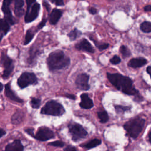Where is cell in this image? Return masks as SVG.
<instances>
[{"instance_id": "obj_1", "label": "cell", "mask_w": 151, "mask_h": 151, "mask_svg": "<svg viewBox=\"0 0 151 151\" xmlns=\"http://www.w3.org/2000/svg\"><path fill=\"white\" fill-rule=\"evenodd\" d=\"M107 77L110 82L119 90L128 95L136 96L138 91L133 86L132 80L128 77L118 73H107Z\"/></svg>"}, {"instance_id": "obj_2", "label": "cell", "mask_w": 151, "mask_h": 151, "mask_svg": "<svg viewBox=\"0 0 151 151\" xmlns=\"http://www.w3.org/2000/svg\"><path fill=\"white\" fill-rule=\"evenodd\" d=\"M70 60L62 50L52 52L47 59V64L49 70L53 72L66 68L70 65Z\"/></svg>"}, {"instance_id": "obj_3", "label": "cell", "mask_w": 151, "mask_h": 151, "mask_svg": "<svg viewBox=\"0 0 151 151\" xmlns=\"http://www.w3.org/2000/svg\"><path fill=\"white\" fill-rule=\"evenodd\" d=\"M145 120L141 117L133 119L124 125V128L127 132V134L132 138H136L142 132Z\"/></svg>"}, {"instance_id": "obj_4", "label": "cell", "mask_w": 151, "mask_h": 151, "mask_svg": "<svg viewBox=\"0 0 151 151\" xmlns=\"http://www.w3.org/2000/svg\"><path fill=\"white\" fill-rule=\"evenodd\" d=\"M64 108L59 103L54 100L49 101L43 107L40 113L43 115L59 116L64 114Z\"/></svg>"}, {"instance_id": "obj_5", "label": "cell", "mask_w": 151, "mask_h": 151, "mask_svg": "<svg viewBox=\"0 0 151 151\" xmlns=\"http://www.w3.org/2000/svg\"><path fill=\"white\" fill-rule=\"evenodd\" d=\"M0 63H1L2 66L4 68L3 74V78L4 79H7L10 76L14 70V65L13 63V60L7 55V54L4 51H3L1 54Z\"/></svg>"}, {"instance_id": "obj_6", "label": "cell", "mask_w": 151, "mask_h": 151, "mask_svg": "<svg viewBox=\"0 0 151 151\" xmlns=\"http://www.w3.org/2000/svg\"><path fill=\"white\" fill-rule=\"evenodd\" d=\"M38 82L37 77L34 73L24 72L18 79L17 84L21 89H24L30 85L36 84Z\"/></svg>"}, {"instance_id": "obj_7", "label": "cell", "mask_w": 151, "mask_h": 151, "mask_svg": "<svg viewBox=\"0 0 151 151\" xmlns=\"http://www.w3.org/2000/svg\"><path fill=\"white\" fill-rule=\"evenodd\" d=\"M69 130L74 141L84 138L87 135V132L84 127L77 123H70L69 125Z\"/></svg>"}, {"instance_id": "obj_8", "label": "cell", "mask_w": 151, "mask_h": 151, "mask_svg": "<svg viewBox=\"0 0 151 151\" xmlns=\"http://www.w3.org/2000/svg\"><path fill=\"white\" fill-rule=\"evenodd\" d=\"M54 137V132L46 126L40 127L34 136V139L39 141H47Z\"/></svg>"}, {"instance_id": "obj_9", "label": "cell", "mask_w": 151, "mask_h": 151, "mask_svg": "<svg viewBox=\"0 0 151 151\" xmlns=\"http://www.w3.org/2000/svg\"><path fill=\"white\" fill-rule=\"evenodd\" d=\"M40 10V6L38 3H34L30 9H27L25 17V22L26 23H31L34 21L38 17Z\"/></svg>"}, {"instance_id": "obj_10", "label": "cell", "mask_w": 151, "mask_h": 151, "mask_svg": "<svg viewBox=\"0 0 151 151\" xmlns=\"http://www.w3.org/2000/svg\"><path fill=\"white\" fill-rule=\"evenodd\" d=\"M13 1V0H4L2 6V11L4 14L5 19L11 25L15 24L14 17L10 9V6Z\"/></svg>"}, {"instance_id": "obj_11", "label": "cell", "mask_w": 151, "mask_h": 151, "mask_svg": "<svg viewBox=\"0 0 151 151\" xmlns=\"http://www.w3.org/2000/svg\"><path fill=\"white\" fill-rule=\"evenodd\" d=\"M89 76L87 74L83 73L79 74L76 80V84L78 89L81 90H87L90 89V86L88 83Z\"/></svg>"}, {"instance_id": "obj_12", "label": "cell", "mask_w": 151, "mask_h": 151, "mask_svg": "<svg viewBox=\"0 0 151 151\" xmlns=\"http://www.w3.org/2000/svg\"><path fill=\"white\" fill-rule=\"evenodd\" d=\"M5 94L6 96L10 100L19 103H23L24 102V100L18 97L16 93L12 90L10 86V83H8L6 86H5Z\"/></svg>"}, {"instance_id": "obj_13", "label": "cell", "mask_w": 151, "mask_h": 151, "mask_svg": "<svg viewBox=\"0 0 151 151\" xmlns=\"http://www.w3.org/2000/svg\"><path fill=\"white\" fill-rule=\"evenodd\" d=\"M76 48L79 50H83L89 53H94V49L91 44L85 39L82 40L76 45Z\"/></svg>"}, {"instance_id": "obj_14", "label": "cell", "mask_w": 151, "mask_h": 151, "mask_svg": "<svg viewBox=\"0 0 151 151\" xmlns=\"http://www.w3.org/2000/svg\"><path fill=\"white\" fill-rule=\"evenodd\" d=\"M40 53V50L37 47L32 46L29 50V56L27 59V63L29 65H33L34 63L36 62V60Z\"/></svg>"}, {"instance_id": "obj_15", "label": "cell", "mask_w": 151, "mask_h": 151, "mask_svg": "<svg viewBox=\"0 0 151 151\" xmlns=\"http://www.w3.org/2000/svg\"><path fill=\"white\" fill-rule=\"evenodd\" d=\"M10 30V23L4 19H0V43L3 37L6 36Z\"/></svg>"}, {"instance_id": "obj_16", "label": "cell", "mask_w": 151, "mask_h": 151, "mask_svg": "<svg viewBox=\"0 0 151 151\" xmlns=\"http://www.w3.org/2000/svg\"><path fill=\"white\" fill-rule=\"evenodd\" d=\"M81 102L80 106L82 108L85 109H89L93 106V102L89 97L88 94L83 93L81 95Z\"/></svg>"}, {"instance_id": "obj_17", "label": "cell", "mask_w": 151, "mask_h": 151, "mask_svg": "<svg viewBox=\"0 0 151 151\" xmlns=\"http://www.w3.org/2000/svg\"><path fill=\"white\" fill-rule=\"evenodd\" d=\"M5 150L6 151H22L24 150V146L19 139L15 140L13 142L8 144Z\"/></svg>"}, {"instance_id": "obj_18", "label": "cell", "mask_w": 151, "mask_h": 151, "mask_svg": "<svg viewBox=\"0 0 151 151\" xmlns=\"http://www.w3.org/2000/svg\"><path fill=\"white\" fill-rule=\"evenodd\" d=\"M62 16V11L60 10L54 9L51 13L49 17V21L52 25L56 24Z\"/></svg>"}, {"instance_id": "obj_19", "label": "cell", "mask_w": 151, "mask_h": 151, "mask_svg": "<svg viewBox=\"0 0 151 151\" xmlns=\"http://www.w3.org/2000/svg\"><path fill=\"white\" fill-rule=\"evenodd\" d=\"M25 116L24 112L21 110H18L11 117V123L13 125H19L21 123Z\"/></svg>"}, {"instance_id": "obj_20", "label": "cell", "mask_w": 151, "mask_h": 151, "mask_svg": "<svg viewBox=\"0 0 151 151\" xmlns=\"http://www.w3.org/2000/svg\"><path fill=\"white\" fill-rule=\"evenodd\" d=\"M147 63V60L144 58H136L131 59L128 66L132 68H139L145 65Z\"/></svg>"}, {"instance_id": "obj_21", "label": "cell", "mask_w": 151, "mask_h": 151, "mask_svg": "<svg viewBox=\"0 0 151 151\" xmlns=\"http://www.w3.org/2000/svg\"><path fill=\"white\" fill-rule=\"evenodd\" d=\"M15 1V14L19 17H21L24 14V10L23 9L24 6L23 0H14Z\"/></svg>"}, {"instance_id": "obj_22", "label": "cell", "mask_w": 151, "mask_h": 151, "mask_svg": "<svg viewBox=\"0 0 151 151\" xmlns=\"http://www.w3.org/2000/svg\"><path fill=\"white\" fill-rule=\"evenodd\" d=\"M101 143H102L101 140L98 139H93L92 140L90 141L87 143L82 145V147H85L86 149H91V148H93V147L97 146L98 145H100Z\"/></svg>"}, {"instance_id": "obj_23", "label": "cell", "mask_w": 151, "mask_h": 151, "mask_svg": "<svg viewBox=\"0 0 151 151\" xmlns=\"http://www.w3.org/2000/svg\"><path fill=\"white\" fill-rule=\"evenodd\" d=\"M34 35L35 33L31 29L28 30L26 32V37L24 42V45H27L28 44H29L34 38Z\"/></svg>"}, {"instance_id": "obj_24", "label": "cell", "mask_w": 151, "mask_h": 151, "mask_svg": "<svg viewBox=\"0 0 151 151\" xmlns=\"http://www.w3.org/2000/svg\"><path fill=\"white\" fill-rule=\"evenodd\" d=\"M97 116H98V117L99 118L101 123H106L109 120L108 114L104 110L97 112Z\"/></svg>"}, {"instance_id": "obj_25", "label": "cell", "mask_w": 151, "mask_h": 151, "mask_svg": "<svg viewBox=\"0 0 151 151\" xmlns=\"http://www.w3.org/2000/svg\"><path fill=\"white\" fill-rule=\"evenodd\" d=\"M140 30L144 33H151V23L145 21L140 24Z\"/></svg>"}, {"instance_id": "obj_26", "label": "cell", "mask_w": 151, "mask_h": 151, "mask_svg": "<svg viewBox=\"0 0 151 151\" xmlns=\"http://www.w3.org/2000/svg\"><path fill=\"white\" fill-rule=\"evenodd\" d=\"M81 34H82V33L78 30H77L76 29H75L69 33L68 36L71 40H74L77 37H79Z\"/></svg>"}, {"instance_id": "obj_27", "label": "cell", "mask_w": 151, "mask_h": 151, "mask_svg": "<svg viewBox=\"0 0 151 151\" xmlns=\"http://www.w3.org/2000/svg\"><path fill=\"white\" fill-rule=\"evenodd\" d=\"M30 104L33 109H39L41 105V100L39 98L33 97L30 101Z\"/></svg>"}, {"instance_id": "obj_28", "label": "cell", "mask_w": 151, "mask_h": 151, "mask_svg": "<svg viewBox=\"0 0 151 151\" xmlns=\"http://www.w3.org/2000/svg\"><path fill=\"white\" fill-rule=\"evenodd\" d=\"M120 52L124 58L128 57L131 54L130 51L128 49V48L126 46H122L120 47Z\"/></svg>"}, {"instance_id": "obj_29", "label": "cell", "mask_w": 151, "mask_h": 151, "mask_svg": "<svg viewBox=\"0 0 151 151\" xmlns=\"http://www.w3.org/2000/svg\"><path fill=\"white\" fill-rule=\"evenodd\" d=\"M48 145L52 146H54V147H63L64 146V143L61 140H56V141L49 143Z\"/></svg>"}, {"instance_id": "obj_30", "label": "cell", "mask_w": 151, "mask_h": 151, "mask_svg": "<svg viewBox=\"0 0 151 151\" xmlns=\"http://www.w3.org/2000/svg\"><path fill=\"white\" fill-rule=\"evenodd\" d=\"M115 109L117 112V113H123L125 111H127L129 109H130V108L129 107H127V106H115Z\"/></svg>"}, {"instance_id": "obj_31", "label": "cell", "mask_w": 151, "mask_h": 151, "mask_svg": "<svg viewBox=\"0 0 151 151\" xmlns=\"http://www.w3.org/2000/svg\"><path fill=\"white\" fill-rule=\"evenodd\" d=\"M121 62L120 58L117 56H115L110 59V63L113 64H117Z\"/></svg>"}, {"instance_id": "obj_32", "label": "cell", "mask_w": 151, "mask_h": 151, "mask_svg": "<svg viewBox=\"0 0 151 151\" xmlns=\"http://www.w3.org/2000/svg\"><path fill=\"white\" fill-rule=\"evenodd\" d=\"M50 1L58 6H62L64 5L63 0H50Z\"/></svg>"}, {"instance_id": "obj_33", "label": "cell", "mask_w": 151, "mask_h": 151, "mask_svg": "<svg viewBox=\"0 0 151 151\" xmlns=\"http://www.w3.org/2000/svg\"><path fill=\"white\" fill-rule=\"evenodd\" d=\"M46 22H47V19H43V20L40 23V24L38 25V26H37V29H38V30H40V29H43V27H44L45 26Z\"/></svg>"}, {"instance_id": "obj_34", "label": "cell", "mask_w": 151, "mask_h": 151, "mask_svg": "<svg viewBox=\"0 0 151 151\" xmlns=\"http://www.w3.org/2000/svg\"><path fill=\"white\" fill-rule=\"evenodd\" d=\"M25 132L29 134L30 136H31V137H34V129H31V128H29V129H27L25 130Z\"/></svg>"}, {"instance_id": "obj_35", "label": "cell", "mask_w": 151, "mask_h": 151, "mask_svg": "<svg viewBox=\"0 0 151 151\" xmlns=\"http://www.w3.org/2000/svg\"><path fill=\"white\" fill-rule=\"evenodd\" d=\"M109 44L104 43V44H102L99 46H98V48H99V49L100 51H102V50H103L106 49L109 47Z\"/></svg>"}, {"instance_id": "obj_36", "label": "cell", "mask_w": 151, "mask_h": 151, "mask_svg": "<svg viewBox=\"0 0 151 151\" xmlns=\"http://www.w3.org/2000/svg\"><path fill=\"white\" fill-rule=\"evenodd\" d=\"M26 1L27 5V9H29L34 3H35L36 0H26Z\"/></svg>"}, {"instance_id": "obj_37", "label": "cell", "mask_w": 151, "mask_h": 151, "mask_svg": "<svg viewBox=\"0 0 151 151\" xmlns=\"http://www.w3.org/2000/svg\"><path fill=\"white\" fill-rule=\"evenodd\" d=\"M89 12L90 14L94 15V14H96L97 13V10L95 9V8H93V7H91L90 9H89Z\"/></svg>"}, {"instance_id": "obj_38", "label": "cell", "mask_w": 151, "mask_h": 151, "mask_svg": "<svg viewBox=\"0 0 151 151\" xmlns=\"http://www.w3.org/2000/svg\"><path fill=\"white\" fill-rule=\"evenodd\" d=\"M64 150H68V151H75L76 150V148L74 147H72V146H67V147L64 148Z\"/></svg>"}, {"instance_id": "obj_39", "label": "cell", "mask_w": 151, "mask_h": 151, "mask_svg": "<svg viewBox=\"0 0 151 151\" xmlns=\"http://www.w3.org/2000/svg\"><path fill=\"white\" fill-rule=\"evenodd\" d=\"M43 4L44 6V7H46L47 10L48 11H50V5L47 3V2H46V1H43Z\"/></svg>"}, {"instance_id": "obj_40", "label": "cell", "mask_w": 151, "mask_h": 151, "mask_svg": "<svg viewBox=\"0 0 151 151\" xmlns=\"http://www.w3.org/2000/svg\"><path fill=\"white\" fill-rule=\"evenodd\" d=\"M6 134V130H4L3 129L0 128V138L2 137L3 136H4Z\"/></svg>"}, {"instance_id": "obj_41", "label": "cell", "mask_w": 151, "mask_h": 151, "mask_svg": "<svg viewBox=\"0 0 151 151\" xmlns=\"http://www.w3.org/2000/svg\"><path fill=\"white\" fill-rule=\"evenodd\" d=\"M65 96H66V97H68V98H69V99H70L72 100H75V99H76V96L74 95H73V94H66Z\"/></svg>"}, {"instance_id": "obj_42", "label": "cell", "mask_w": 151, "mask_h": 151, "mask_svg": "<svg viewBox=\"0 0 151 151\" xmlns=\"http://www.w3.org/2000/svg\"><path fill=\"white\" fill-rule=\"evenodd\" d=\"M145 11H151V6H146L144 7Z\"/></svg>"}, {"instance_id": "obj_43", "label": "cell", "mask_w": 151, "mask_h": 151, "mask_svg": "<svg viewBox=\"0 0 151 151\" xmlns=\"http://www.w3.org/2000/svg\"><path fill=\"white\" fill-rule=\"evenodd\" d=\"M146 70H147V73L150 75V77H151V66H149L148 67H147Z\"/></svg>"}, {"instance_id": "obj_44", "label": "cell", "mask_w": 151, "mask_h": 151, "mask_svg": "<svg viewBox=\"0 0 151 151\" xmlns=\"http://www.w3.org/2000/svg\"><path fill=\"white\" fill-rule=\"evenodd\" d=\"M3 89H4V86H3V83L0 82V93H1L3 91Z\"/></svg>"}, {"instance_id": "obj_45", "label": "cell", "mask_w": 151, "mask_h": 151, "mask_svg": "<svg viewBox=\"0 0 151 151\" xmlns=\"http://www.w3.org/2000/svg\"><path fill=\"white\" fill-rule=\"evenodd\" d=\"M149 140L150 143H151V132L149 134Z\"/></svg>"}, {"instance_id": "obj_46", "label": "cell", "mask_w": 151, "mask_h": 151, "mask_svg": "<svg viewBox=\"0 0 151 151\" xmlns=\"http://www.w3.org/2000/svg\"><path fill=\"white\" fill-rule=\"evenodd\" d=\"M110 1H111V0H110Z\"/></svg>"}]
</instances>
